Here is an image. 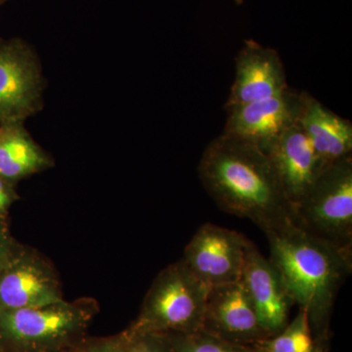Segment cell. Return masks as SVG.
I'll list each match as a JSON object with an SVG mask.
<instances>
[{
    "label": "cell",
    "instance_id": "1",
    "mask_svg": "<svg viewBox=\"0 0 352 352\" xmlns=\"http://www.w3.org/2000/svg\"><path fill=\"white\" fill-rule=\"evenodd\" d=\"M198 173L222 210L252 220L264 234L296 223L270 156L256 146L222 133L206 148Z\"/></svg>",
    "mask_w": 352,
    "mask_h": 352
},
{
    "label": "cell",
    "instance_id": "2",
    "mask_svg": "<svg viewBox=\"0 0 352 352\" xmlns=\"http://www.w3.org/2000/svg\"><path fill=\"white\" fill-rule=\"evenodd\" d=\"M270 261L309 323L325 321L352 270V252L315 237L296 223L265 234Z\"/></svg>",
    "mask_w": 352,
    "mask_h": 352
},
{
    "label": "cell",
    "instance_id": "3",
    "mask_svg": "<svg viewBox=\"0 0 352 352\" xmlns=\"http://www.w3.org/2000/svg\"><path fill=\"white\" fill-rule=\"evenodd\" d=\"M208 288L182 259L157 274L146 294L140 317L131 333H186L201 329Z\"/></svg>",
    "mask_w": 352,
    "mask_h": 352
},
{
    "label": "cell",
    "instance_id": "4",
    "mask_svg": "<svg viewBox=\"0 0 352 352\" xmlns=\"http://www.w3.org/2000/svg\"><path fill=\"white\" fill-rule=\"evenodd\" d=\"M294 214L296 226L352 252V157L326 166Z\"/></svg>",
    "mask_w": 352,
    "mask_h": 352
},
{
    "label": "cell",
    "instance_id": "5",
    "mask_svg": "<svg viewBox=\"0 0 352 352\" xmlns=\"http://www.w3.org/2000/svg\"><path fill=\"white\" fill-rule=\"evenodd\" d=\"M91 298L22 308L0 310V337L23 349L58 346L85 327L96 312Z\"/></svg>",
    "mask_w": 352,
    "mask_h": 352
},
{
    "label": "cell",
    "instance_id": "6",
    "mask_svg": "<svg viewBox=\"0 0 352 352\" xmlns=\"http://www.w3.org/2000/svg\"><path fill=\"white\" fill-rule=\"evenodd\" d=\"M63 300L59 275L50 259L16 243L0 268V310L41 307Z\"/></svg>",
    "mask_w": 352,
    "mask_h": 352
},
{
    "label": "cell",
    "instance_id": "7",
    "mask_svg": "<svg viewBox=\"0 0 352 352\" xmlns=\"http://www.w3.org/2000/svg\"><path fill=\"white\" fill-rule=\"evenodd\" d=\"M250 241L242 234L206 223L194 234L182 258L208 288L241 280Z\"/></svg>",
    "mask_w": 352,
    "mask_h": 352
},
{
    "label": "cell",
    "instance_id": "8",
    "mask_svg": "<svg viewBox=\"0 0 352 352\" xmlns=\"http://www.w3.org/2000/svg\"><path fill=\"white\" fill-rule=\"evenodd\" d=\"M302 98L303 91L289 87L270 98L226 108L222 133L251 143L268 154L278 138L298 124Z\"/></svg>",
    "mask_w": 352,
    "mask_h": 352
},
{
    "label": "cell",
    "instance_id": "9",
    "mask_svg": "<svg viewBox=\"0 0 352 352\" xmlns=\"http://www.w3.org/2000/svg\"><path fill=\"white\" fill-rule=\"evenodd\" d=\"M43 78L36 55L20 41L0 44V124L24 122L43 103Z\"/></svg>",
    "mask_w": 352,
    "mask_h": 352
},
{
    "label": "cell",
    "instance_id": "10",
    "mask_svg": "<svg viewBox=\"0 0 352 352\" xmlns=\"http://www.w3.org/2000/svg\"><path fill=\"white\" fill-rule=\"evenodd\" d=\"M286 71L276 50L247 41L236 57V75L224 109L276 96L288 89Z\"/></svg>",
    "mask_w": 352,
    "mask_h": 352
},
{
    "label": "cell",
    "instance_id": "11",
    "mask_svg": "<svg viewBox=\"0 0 352 352\" xmlns=\"http://www.w3.org/2000/svg\"><path fill=\"white\" fill-rule=\"evenodd\" d=\"M264 332L286 327L289 307L295 305L279 271L252 242L248 245L242 278Z\"/></svg>",
    "mask_w": 352,
    "mask_h": 352
},
{
    "label": "cell",
    "instance_id": "12",
    "mask_svg": "<svg viewBox=\"0 0 352 352\" xmlns=\"http://www.w3.org/2000/svg\"><path fill=\"white\" fill-rule=\"evenodd\" d=\"M267 155L287 198L292 207L295 208L325 168L298 124L287 129Z\"/></svg>",
    "mask_w": 352,
    "mask_h": 352
},
{
    "label": "cell",
    "instance_id": "13",
    "mask_svg": "<svg viewBox=\"0 0 352 352\" xmlns=\"http://www.w3.org/2000/svg\"><path fill=\"white\" fill-rule=\"evenodd\" d=\"M231 339H249L266 333L242 280L208 288L201 328Z\"/></svg>",
    "mask_w": 352,
    "mask_h": 352
},
{
    "label": "cell",
    "instance_id": "14",
    "mask_svg": "<svg viewBox=\"0 0 352 352\" xmlns=\"http://www.w3.org/2000/svg\"><path fill=\"white\" fill-rule=\"evenodd\" d=\"M298 124L307 134L324 168L351 156L352 124L303 91Z\"/></svg>",
    "mask_w": 352,
    "mask_h": 352
},
{
    "label": "cell",
    "instance_id": "15",
    "mask_svg": "<svg viewBox=\"0 0 352 352\" xmlns=\"http://www.w3.org/2000/svg\"><path fill=\"white\" fill-rule=\"evenodd\" d=\"M54 162L32 138L24 122L0 124V176L17 183L43 173Z\"/></svg>",
    "mask_w": 352,
    "mask_h": 352
},
{
    "label": "cell",
    "instance_id": "16",
    "mask_svg": "<svg viewBox=\"0 0 352 352\" xmlns=\"http://www.w3.org/2000/svg\"><path fill=\"white\" fill-rule=\"evenodd\" d=\"M266 344L270 352H315L307 312L300 308L295 321Z\"/></svg>",
    "mask_w": 352,
    "mask_h": 352
},
{
    "label": "cell",
    "instance_id": "17",
    "mask_svg": "<svg viewBox=\"0 0 352 352\" xmlns=\"http://www.w3.org/2000/svg\"><path fill=\"white\" fill-rule=\"evenodd\" d=\"M182 338L171 342L175 352H245L210 333L195 332L180 333Z\"/></svg>",
    "mask_w": 352,
    "mask_h": 352
},
{
    "label": "cell",
    "instance_id": "18",
    "mask_svg": "<svg viewBox=\"0 0 352 352\" xmlns=\"http://www.w3.org/2000/svg\"><path fill=\"white\" fill-rule=\"evenodd\" d=\"M163 344L157 340V333H129L124 352H166Z\"/></svg>",
    "mask_w": 352,
    "mask_h": 352
},
{
    "label": "cell",
    "instance_id": "19",
    "mask_svg": "<svg viewBox=\"0 0 352 352\" xmlns=\"http://www.w3.org/2000/svg\"><path fill=\"white\" fill-rule=\"evenodd\" d=\"M18 200L16 184L0 176V219H7L9 210Z\"/></svg>",
    "mask_w": 352,
    "mask_h": 352
},
{
    "label": "cell",
    "instance_id": "20",
    "mask_svg": "<svg viewBox=\"0 0 352 352\" xmlns=\"http://www.w3.org/2000/svg\"><path fill=\"white\" fill-rule=\"evenodd\" d=\"M16 241L11 235L7 219H0V268L6 264L12 254Z\"/></svg>",
    "mask_w": 352,
    "mask_h": 352
},
{
    "label": "cell",
    "instance_id": "21",
    "mask_svg": "<svg viewBox=\"0 0 352 352\" xmlns=\"http://www.w3.org/2000/svg\"><path fill=\"white\" fill-rule=\"evenodd\" d=\"M126 337L120 340H109L99 344H89L78 352H124L126 351Z\"/></svg>",
    "mask_w": 352,
    "mask_h": 352
},
{
    "label": "cell",
    "instance_id": "22",
    "mask_svg": "<svg viewBox=\"0 0 352 352\" xmlns=\"http://www.w3.org/2000/svg\"><path fill=\"white\" fill-rule=\"evenodd\" d=\"M236 2H237V3H241V2H242V0H235Z\"/></svg>",
    "mask_w": 352,
    "mask_h": 352
},
{
    "label": "cell",
    "instance_id": "23",
    "mask_svg": "<svg viewBox=\"0 0 352 352\" xmlns=\"http://www.w3.org/2000/svg\"><path fill=\"white\" fill-rule=\"evenodd\" d=\"M264 352H270V351H268L267 349H265V351H264Z\"/></svg>",
    "mask_w": 352,
    "mask_h": 352
},
{
    "label": "cell",
    "instance_id": "24",
    "mask_svg": "<svg viewBox=\"0 0 352 352\" xmlns=\"http://www.w3.org/2000/svg\"><path fill=\"white\" fill-rule=\"evenodd\" d=\"M1 1H2V0H0V2H1Z\"/></svg>",
    "mask_w": 352,
    "mask_h": 352
},
{
    "label": "cell",
    "instance_id": "25",
    "mask_svg": "<svg viewBox=\"0 0 352 352\" xmlns=\"http://www.w3.org/2000/svg\"><path fill=\"white\" fill-rule=\"evenodd\" d=\"M315 352H316V351H315Z\"/></svg>",
    "mask_w": 352,
    "mask_h": 352
}]
</instances>
